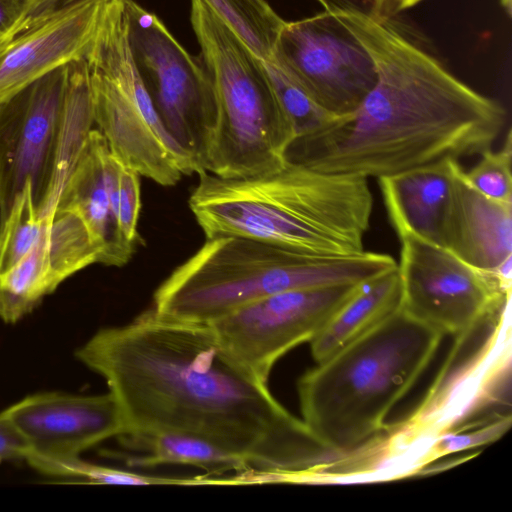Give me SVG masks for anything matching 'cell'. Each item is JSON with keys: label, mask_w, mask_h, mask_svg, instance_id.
Returning <instances> with one entry per match:
<instances>
[{"label": "cell", "mask_w": 512, "mask_h": 512, "mask_svg": "<svg viewBox=\"0 0 512 512\" xmlns=\"http://www.w3.org/2000/svg\"><path fill=\"white\" fill-rule=\"evenodd\" d=\"M261 60L275 51L285 20L266 0H204Z\"/></svg>", "instance_id": "obj_20"}, {"label": "cell", "mask_w": 512, "mask_h": 512, "mask_svg": "<svg viewBox=\"0 0 512 512\" xmlns=\"http://www.w3.org/2000/svg\"><path fill=\"white\" fill-rule=\"evenodd\" d=\"M400 303L397 267L359 284L310 341L313 358L319 363L332 356L398 311Z\"/></svg>", "instance_id": "obj_18"}, {"label": "cell", "mask_w": 512, "mask_h": 512, "mask_svg": "<svg viewBox=\"0 0 512 512\" xmlns=\"http://www.w3.org/2000/svg\"><path fill=\"white\" fill-rule=\"evenodd\" d=\"M358 285L277 293L209 324L232 356L267 383L274 364L297 345L310 342Z\"/></svg>", "instance_id": "obj_12"}, {"label": "cell", "mask_w": 512, "mask_h": 512, "mask_svg": "<svg viewBox=\"0 0 512 512\" xmlns=\"http://www.w3.org/2000/svg\"><path fill=\"white\" fill-rule=\"evenodd\" d=\"M443 336L399 309L299 379L303 422L338 452L360 450L384 428Z\"/></svg>", "instance_id": "obj_4"}, {"label": "cell", "mask_w": 512, "mask_h": 512, "mask_svg": "<svg viewBox=\"0 0 512 512\" xmlns=\"http://www.w3.org/2000/svg\"><path fill=\"white\" fill-rule=\"evenodd\" d=\"M75 355L105 379L121 410L124 435L196 437L272 480L307 477L345 458L289 413L209 323L152 308L128 324L100 329Z\"/></svg>", "instance_id": "obj_1"}, {"label": "cell", "mask_w": 512, "mask_h": 512, "mask_svg": "<svg viewBox=\"0 0 512 512\" xmlns=\"http://www.w3.org/2000/svg\"><path fill=\"white\" fill-rule=\"evenodd\" d=\"M30 453L31 447L25 436L5 410L0 412V462L26 461Z\"/></svg>", "instance_id": "obj_26"}, {"label": "cell", "mask_w": 512, "mask_h": 512, "mask_svg": "<svg viewBox=\"0 0 512 512\" xmlns=\"http://www.w3.org/2000/svg\"><path fill=\"white\" fill-rule=\"evenodd\" d=\"M442 247L467 264L496 274L512 261V202L479 193L460 167L453 181Z\"/></svg>", "instance_id": "obj_16"}, {"label": "cell", "mask_w": 512, "mask_h": 512, "mask_svg": "<svg viewBox=\"0 0 512 512\" xmlns=\"http://www.w3.org/2000/svg\"><path fill=\"white\" fill-rule=\"evenodd\" d=\"M27 439V462L40 473L54 463L79 457L94 445L126 433L114 396L59 392L25 397L5 409Z\"/></svg>", "instance_id": "obj_13"}, {"label": "cell", "mask_w": 512, "mask_h": 512, "mask_svg": "<svg viewBox=\"0 0 512 512\" xmlns=\"http://www.w3.org/2000/svg\"><path fill=\"white\" fill-rule=\"evenodd\" d=\"M73 1L75 0H30L24 17L17 25L10 37L39 22L41 19L55 11L57 8Z\"/></svg>", "instance_id": "obj_28"}, {"label": "cell", "mask_w": 512, "mask_h": 512, "mask_svg": "<svg viewBox=\"0 0 512 512\" xmlns=\"http://www.w3.org/2000/svg\"><path fill=\"white\" fill-rule=\"evenodd\" d=\"M510 425L511 416L508 415L500 416L493 421H488V424L471 430L444 433L435 441L433 453L436 456H444L482 446L499 439Z\"/></svg>", "instance_id": "obj_25"}, {"label": "cell", "mask_w": 512, "mask_h": 512, "mask_svg": "<svg viewBox=\"0 0 512 512\" xmlns=\"http://www.w3.org/2000/svg\"><path fill=\"white\" fill-rule=\"evenodd\" d=\"M476 165L464 171L467 182L485 197L512 202V138L508 131L503 146L494 151L484 150Z\"/></svg>", "instance_id": "obj_22"}, {"label": "cell", "mask_w": 512, "mask_h": 512, "mask_svg": "<svg viewBox=\"0 0 512 512\" xmlns=\"http://www.w3.org/2000/svg\"><path fill=\"white\" fill-rule=\"evenodd\" d=\"M500 3L506 11L507 15L510 16L512 12V0H500Z\"/></svg>", "instance_id": "obj_30"}, {"label": "cell", "mask_w": 512, "mask_h": 512, "mask_svg": "<svg viewBox=\"0 0 512 512\" xmlns=\"http://www.w3.org/2000/svg\"><path fill=\"white\" fill-rule=\"evenodd\" d=\"M107 0H75L0 42V103L42 76L84 59Z\"/></svg>", "instance_id": "obj_14"}, {"label": "cell", "mask_w": 512, "mask_h": 512, "mask_svg": "<svg viewBox=\"0 0 512 512\" xmlns=\"http://www.w3.org/2000/svg\"><path fill=\"white\" fill-rule=\"evenodd\" d=\"M46 475L72 477L84 480L89 484H116V485H198L207 484L205 478H167L147 476L124 470L104 467L83 461L80 457L60 461L51 465Z\"/></svg>", "instance_id": "obj_23"}, {"label": "cell", "mask_w": 512, "mask_h": 512, "mask_svg": "<svg viewBox=\"0 0 512 512\" xmlns=\"http://www.w3.org/2000/svg\"><path fill=\"white\" fill-rule=\"evenodd\" d=\"M263 63L294 141L321 131L338 118L317 104L274 55Z\"/></svg>", "instance_id": "obj_21"}, {"label": "cell", "mask_w": 512, "mask_h": 512, "mask_svg": "<svg viewBox=\"0 0 512 512\" xmlns=\"http://www.w3.org/2000/svg\"><path fill=\"white\" fill-rule=\"evenodd\" d=\"M94 125L123 164L162 186L196 173L187 152L156 112L136 66L124 0H107L84 58Z\"/></svg>", "instance_id": "obj_8"}, {"label": "cell", "mask_w": 512, "mask_h": 512, "mask_svg": "<svg viewBox=\"0 0 512 512\" xmlns=\"http://www.w3.org/2000/svg\"><path fill=\"white\" fill-rule=\"evenodd\" d=\"M130 448L141 450L143 457L131 460L141 467L163 464L189 465L208 472L252 470L242 458L205 440L178 433H153L120 436Z\"/></svg>", "instance_id": "obj_19"}, {"label": "cell", "mask_w": 512, "mask_h": 512, "mask_svg": "<svg viewBox=\"0 0 512 512\" xmlns=\"http://www.w3.org/2000/svg\"><path fill=\"white\" fill-rule=\"evenodd\" d=\"M119 160L102 133L93 128L62 191L58 207L74 210L100 250L99 263L120 267L136 251L123 236L116 210L115 183Z\"/></svg>", "instance_id": "obj_15"}, {"label": "cell", "mask_w": 512, "mask_h": 512, "mask_svg": "<svg viewBox=\"0 0 512 512\" xmlns=\"http://www.w3.org/2000/svg\"><path fill=\"white\" fill-rule=\"evenodd\" d=\"M424 0H374L371 8L380 16L388 17L412 8Z\"/></svg>", "instance_id": "obj_29"}, {"label": "cell", "mask_w": 512, "mask_h": 512, "mask_svg": "<svg viewBox=\"0 0 512 512\" xmlns=\"http://www.w3.org/2000/svg\"><path fill=\"white\" fill-rule=\"evenodd\" d=\"M131 51L165 128L204 171L217 120L212 78L202 58L190 54L162 20L134 0H124Z\"/></svg>", "instance_id": "obj_9"}, {"label": "cell", "mask_w": 512, "mask_h": 512, "mask_svg": "<svg viewBox=\"0 0 512 512\" xmlns=\"http://www.w3.org/2000/svg\"><path fill=\"white\" fill-rule=\"evenodd\" d=\"M189 207L206 238L242 236L324 256L364 252L373 197L368 179L286 158L246 178L203 171Z\"/></svg>", "instance_id": "obj_3"}, {"label": "cell", "mask_w": 512, "mask_h": 512, "mask_svg": "<svg viewBox=\"0 0 512 512\" xmlns=\"http://www.w3.org/2000/svg\"><path fill=\"white\" fill-rule=\"evenodd\" d=\"M316 1L369 53L376 82L355 111L294 141L288 160L379 179L491 148L507 118L499 102L455 77L390 18L352 0Z\"/></svg>", "instance_id": "obj_2"}, {"label": "cell", "mask_w": 512, "mask_h": 512, "mask_svg": "<svg viewBox=\"0 0 512 512\" xmlns=\"http://www.w3.org/2000/svg\"><path fill=\"white\" fill-rule=\"evenodd\" d=\"M273 55L317 104L337 117L355 111L376 82L369 53L326 10L286 21Z\"/></svg>", "instance_id": "obj_11"}, {"label": "cell", "mask_w": 512, "mask_h": 512, "mask_svg": "<svg viewBox=\"0 0 512 512\" xmlns=\"http://www.w3.org/2000/svg\"><path fill=\"white\" fill-rule=\"evenodd\" d=\"M91 83L60 67L0 103V221L30 185L39 215L61 193L94 128Z\"/></svg>", "instance_id": "obj_7"}, {"label": "cell", "mask_w": 512, "mask_h": 512, "mask_svg": "<svg viewBox=\"0 0 512 512\" xmlns=\"http://www.w3.org/2000/svg\"><path fill=\"white\" fill-rule=\"evenodd\" d=\"M400 310L441 334L461 336L505 307L510 286L446 248L412 235L399 239Z\"/></svg>", "instance_id": "obj_10"}, {"label": "cell", "mask_w": 512, "mask_h": 512, "mask_svg": "<svg viewBox=\"0 0 512 512\" xmlns=\"http://www.w3.org/2000/svg\"><path fill=\"white\" fill-rule=\"evenodd\" d=\"M459 161L445 158L378 179L398 238L412 235L442 246L453 181Z\"/></svg>", "instance_id": "obj_17"}, {"label": "cell", "mask_w": 512, "mask_h": 512, "mask_svg": "<svg viewBox=\"0 0 512 512\" xmlns=\"http://www.w3.org/2000/svg\"><path fill=\"white\" fill-rule=\"evenodd\" d=\"M139 176L135 170L119 160L115 183L118 223L125 239L136 247L140 243L137 232L141 209Z\"/></svg>", "instance_id": "obj_24"}, {"label": "cell", "mask_w": 512, "mask_h": 512, "mask_svg": "<svg viewBox=\"0 0 512 512\" xmlns=\"http://www.w3.org/2000/svg\"><path fill=\"white\" fill-rule=\"evenodd\" d=\"M190 22L217 99L204 171L246 178L278 169L294 137L263 60L204 0H190Z\"/></svg>", "instance_id": "obj_6"}, {"label": "cell", "mask_w": 512, "mask_h": 512, "mask_svg": "<svg viewBox=\"0 0 512 512\" xmlns=\"http://www.w3.org/2000/svg\"><path fill=\"white\" fill-rule=\"evenodd\" d=\"M30 0H0V42L7 40L24 17Z\"/></svg>", "instance_id": "obj_27"}, {"label": "cell", "mask_w": 512, "mask_h": 512, "mask_svg": "<svg viewBox=\"0 0 512 512\" xmlns=\"http://www.w3.org/2000/svg\"><path fill=\"white\" fill-rule=\"evenodd\" d=\"M388 254L324 256L242 236L207 238L157 288L153 308L175 319L211 323L254 301L290 290L357 285L394 270Z\"/></svg>", "instance_id": "obj_5"}]
</instances>
